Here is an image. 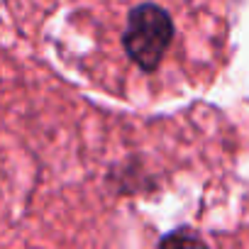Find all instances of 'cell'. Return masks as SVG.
Here are the masks:
<instances>
[{"label":"cell","mask_w":249,"mask_h":249,"mask_svg":"<svg viewBox=\"0 0 249 249\" xmlns=\"http://www.w3.org/2000/svg\"><path fill=\"white\" fill-rule=\"evenodd\" d=\"M171 42H174V22L164 8L144 3L130 13L122 44L130 59L142 71H157Z\"/></svg>","instance_id":"obj_1"}]
</instances>
